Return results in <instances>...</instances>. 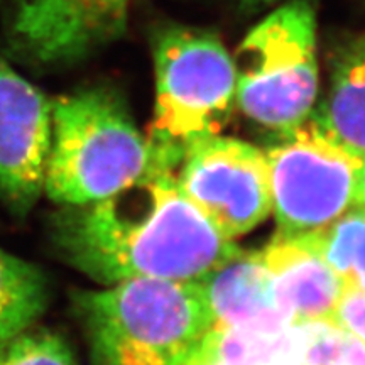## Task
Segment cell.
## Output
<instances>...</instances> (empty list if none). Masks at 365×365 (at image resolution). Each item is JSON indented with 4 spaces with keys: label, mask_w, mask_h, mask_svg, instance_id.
<instances>
[{
    "label": "cell",
    "mask_w": 365,
    "mask_h": 365,
    "mask_svg": "<svg viewBox=\"0 0 365 365\" xmlns=\"http://www.w3.org/2000/svg\"><path fill=\"white\" fill-rule=\"evenodd\" d=\"M175 180L181 193L232 240L271 213L266 154L244 140L220 134L195 140L182 153Z\"/></svg>",
    "instance_id": "obj_7"
},
{
    "label": "cell",
    "mask_w": 365,
    "mask_h": 365,
    "mask_svg": "<svg viewBox=\"0 0 365 365\" xmlns=\"http://www.w3.org/2000/svg\"><path fill=\"white\" fill-rule=\"evenodd\" d=\"M309 120L322 134L365 159V44L344 59L327 100Z\"/></svg>",
    "instance_id": "obj_12"
},
{
    "label": "cell",
    "mask_w": 365,
    "mask_h": 365,
    "mask_svg": "<svg viewBox=\"0 0 365 365\" xmlns=\"http://www.w3.org/2000/svg\"><path fill=\"white\" fill-rule=\"evenodd\" d=\"M53 235L68 264L102 284H193L239 250L181 193L173 170L150 171L100 202L63 207Z\"/></svg>",
    "instance_id": "obj_1"
},
{
    "label": "cell",
    "mask_w": 365,
    "mask_h": 365,
    "mask_svg": "<svg viewBox=\"0 0 365 365\" xmlns=\"http://www.w3.org/2000/svg\"><path fill=\"white\" fill-rule=\"evenodd\" d=\"M156 170L171 168L137 130L115 91L91 86L51 103L43 191L51 202L61 207L100 202Z\"/></svg>",
    "instance_id": "obj_2"
},
{
    "label": "cell",
    "mask_w": 365,
    "mask_h": 365,
    "mask_svg": "<svg viewBox=\"0 0 365 365\" xmlns=\"http://www.w3.org/2000/svg\"><path fill=\"white\" fill-rule=\"evenodd\" d=\"M91 365H180L210 323L196 284L127 279L76 298Z\"/></svg>",
    "instance_id": "obj_3"
},
{
    "label": "cell",
    "mask_w": 365,
    "mask_h": 365,
    "mask_svg": "<svg viewBox=\"0 0 365 365\" xmlns=\"http://www.w3.org/2000/svg\"><path fill=\"white\" fill-rule=\"evenodd\" d=\"M235 65V103L250 120L291 130L312 115L318 95L317 16L309 0H291L242 41Z\"/></svg>",
    "instance_id": "obj_5"
},
{
    "label": "cell",
    "mask_w": 365,
    "mask_h": 365,
    "mask_svg": "<svg viewBox=\"0 0 365 365\" xmlns=\"http://www.w3.org/2000/svg\"><path fill=\"white\" fill-rule=\"evenodd\" d=\"M318 254L349 289L365 291V208H350L327 228L308 235Z\"/></svg>",
    "instance_id": "obj_14"
},
{
    "label": "cell",
    "mask_w": 365,
    "mask_h": 365,
    "mask_svg": "<svg viewBox=\"0 0 365 365\" xmlns=\"http://www.w3.org/2000/svg\"><path fill=\"white\" fill-rule=\"evenodd\" d=\"M51 102L0 54V200L16 217L44 191Z\"/></svg>",
    "instance_id": "obj_9"
},
{
    "label": "cell",
    "mask_w": 365,
    "mask_h": 365,
    "mask_svg": "<svg viewBox=\"0 0 365 365\" xmlns=\"http://www.w3.org/2000/svg\"><path fill=\"white\" fill-rule=\"evenodd\" d=\"M0 365H78L66 340L48 328L29 327L0 345Z\"/></svg>",
    "instance_id": "obj_15"
},
{
    "label": "cell",
    "mask_w": 365,
    "mask_h": 365,
    "mask_svg": "<svg viewBox=\"0 0 365 365\" xmlns=\"http://www.w3.org/2000/svg\"><path fill=\"white\" fill-rule=\"evenodd\" d=\"M156 103L149 140L176 170L195 140L220 134L235 103V65L217 34L164 26L153 39Z\"/></svg>",
    "instance_id": "obj_4"
},
{
    "label": "cell",
    "mask_w": 365,
    "mask_h": 365,
    "mask_svg": "<svg viewBox=\"0 0 365 365\" xmlns=\"http://www.w3.org/2000/svg\"><path fill=\"white\" fill-rule=\"evenodd\" d=\"M330 322L365 345V291L345 287L330 314Z\"/></svg>",
    "instance_id": "obj_16"
},
{
    "label": "cell",
    "mask_w": 365,
    "mask_h": 365,
    "mask_svg": "<svg viewBox=\"0 0 365 365\" xmlns=\"http://www.w3.org/2000/svg\"><path fill=\"white\" fill-rule=\"evenodd\" d=\"M335 365H365V345L359 344L355 339H350L345 352Z\"/></svg>",
    "instance_id": "obj_17"
},
{
    "label": "cell",
    "mask_w": 365,
    "mask_h": 365,
    "mask_svg": "<svg viewBox=\"0 0 365 365\" xmlns=\"http://www.w3.org/2000/svg\"><path fill=\"white\" fill-rule=\"evenodd\" d=\"M244 9H261L267 4H272L274 0H237Z\"/></svg>",
    "instance_id": "obj_20"
},
{
    "label": "cell",
    "mask_w": 365,
    "mask_h": 365,
    "mask_svg": "<svg viewBox=\"0 0 365 365\" xmlns=\"http://www.w3.org/2000/svg\"><path fill=\"white\" fill-rule=\"evenodd\" d=\"M193 284L207 309L208 330L274 331L293 325L277 303L261 250L239 249Z\"/></svg>",
    "instance_id": "obj_10"
},
{
    "label": "cell",
    "mask_w": 365,
    "mask_h": 365,
    "mask_svg": "<svg viewBox=\"0 0 365 365\" xmlns=\"http://www.w3.org/2000/svg\"><path fill=\"white\" fill-rule=\"evenodd\" d=\"M49 303V282L33 262L0 249V345L38 323Z\"/></svg>",
    "instance_id": "obj_13"
},
{
    "label": "cell",
    "mask_w": 365,
    "mask_h": 365,
    "mask_svg": "<svg viewBox=\"0 0 365 365\" xmlns=\"http://www.w3.org/2000/svg\"><path fill=\"white\" fill-rule=\"evenodd\" d=\"M0 2L12 54L36 66H66L125 33L132 0Z\"/></svg>",
    "instance_id": "obj_8"
},
{
    "label": "cell",
    "mask_w": 365,
    "mask_h": 365,
    "mask_svg": "<svg viewBox=\"0 0 365 365\" xmlns=\"http://www.w3.org/2000/svg\"><path fill=\"white\" fill-rule=\"evenodd\" d=\"M261 252L277 303L291 323L330 319L345 286L308 237L276 234Z\"/></svg>",
    "instance_id": "obj_11"
},
{
    "label": "cell",
    "mask_w": 365,
    "mask_h": 365,
    "mask_svg": "<svg viewBox=\"0 0 365 365\" xmlns=\"http://www.w3.org/2000/svg\"><path fill=\"white\" fill-rule=\"evenodd\" d=\"M281 135L264 150L276 234L314 235L357 205L364 159L322 134L309 118Z\"/></svg>",
    "instance_id": "obj_6"
},
{
    "label": "cell",
    "mask_w": 365,
    "mask_h": 365,
    "mask_svg": "<svg viewBox=\"0 0 365 365\" xmlns=\"http://www.w3.org/2000/svg\"><path fill=\"white\" fill-rule=\"evenodd\" d=\"M180 365H225V364L218 362V360H213L210 357H205V355L195 352L193 350V352H191L188 357L182 360Z\"/></svg>",
    "instance_id": "obj_18"
},
{
    "label": "cell",
    "mask_w": 365,
    "mask_h": 365,
    "mask_svg": "<svg viewBox=\"0 0 365 365\" xmlns=\"http://www.w3.org/2000/svg\"><path fill=\"white\" fill-rule=\"evenodd\" d=\"M357 207H364V208H365V159H364V164H362V173H360V181H359Z\"/></svg>",
    "instance_id": "obj_19"
}]
</instances>
